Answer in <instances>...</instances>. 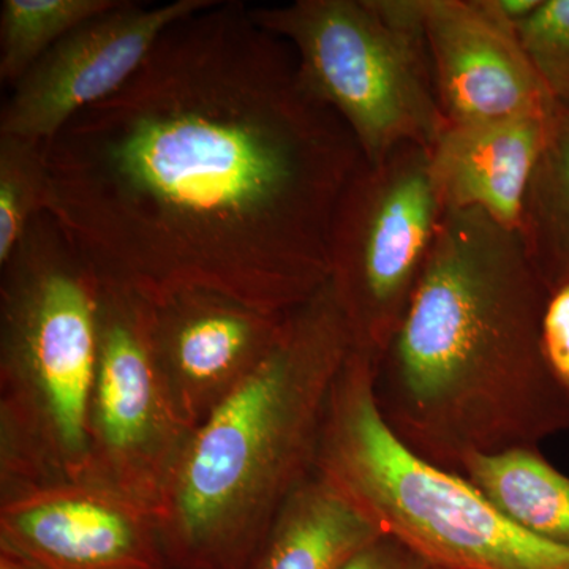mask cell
<instances>
[{
	"label": "cell",
	"instance_id": "cell-18",
	"mask_svg": "<svg viewBox=\"0 0 569 569\" xmlns=\"http://www.w3.org/2000/svg\"><path fill=\"white\" fill-rule=\"evenodd\" d=\"M47 194V142L0 133V266L44 212Z\"/></svg>",
	"mask_w": 569,
	"mask_h": 569
},
{
	"label": "cell",
	"instance_id": "cell-19",
	"mask_svg": "<svg viewBox=\"0 0 569 569\" xmlns=\"http://www.w3.org/2000/svg\"><path fill=\"white\" fill-rule=\"evenodd\" d=\"M516 32L553 102L569 107V0H541Z\"/></svg>",
	"mask_w": 569,
	"mask_h": 569
},
{
	"label": "cell",
	"instance_id": "cell-14",
	"mask_svg": "<svg viewBox=\"0 0 569 569\" xmlns=\"http://www.w3.org/2000/svg\"><path fill=\"white\" fill-rule=\"evenodd\" d=\"M380 537L316 470L279 509L247 569H340Z\"/></svg>",
	"mask_w": 569,
	"mask_h": 569
},
{
	"label": "cell",
	"instance_id": "cell-9",
	"mask_svg": "<svg viewBox=\"0 0 569 569\" xmlns=\"http://www.w3.org/2000/svg\"><path fill=\"white\" fill-rule=\"evenodd\" d=\"M213 3L174 0L148 7L119 0L59 41L11 88L0 133L50 141L74 116L121 91L171 26Z\"/></svg>",
	"mask_w": 569,
	"mask_h": 569
},
{
	"label": "cell",
	"instance_id": "cell-22",
	"mask_svg": "<svg viewBox=\"0 0 569 569\" xmlns=\"http://www.w3.org/2000/svg\"><path fill=\"white\" fill-rule=\"evenodd\" d=\"M481 3L497 21L516 31L535 13L541 0H481Z\"/></svg>",
	"mask_w": 569,
	"mask_h": 569
},
{
	"label": "cell",
	"instance_id": "cell-20",
	"mask_svg": "<svg viewBox=\"0 0 569 569\" xmlns=\"http://www.w3.org/2000/svg\"><path fill=\"white\" fill-rule=\"evenodd\" d=\"M546 362L569 391V279L550 288L541 325Z\"/></svg>",
	"mask_w": 569,
	"mask_h": 569
},
{
	"label": "cell",
	"instance_id": "cell-15",
	"mask_svg": "<svg viewBox=\"0 0 569 569\" xmlns=\"http://www.w3.org/2000/svg\"><path fill=\"white\" fill-rule=\"evenodd\" d=\"M459 475L520 529L569 548V477L539 448L470 456Z\"/></svg>",
	"mask_w": 569,
	"mask_h": 569
},
{
	"label": "cell",
	"instance_id": "cell-1",
	"mask_svg": "<svg viewBox=\"0 0 569 569\" xmlns=\"http://www.w3.org/2000/svg\"><path fill=\"white\" fill-rule=\"evenodd\" d=\"M361 162L291 48L244 3L216 0L47 141L44 212L146 301L201 288L287 313L328 282L332 220Z\"/></svg>",
	"mask_w": 569,
	"mask_h": 569
},
{
	"label": "cell",
	"instance_id": "cell-2",
	"mask_svg": "<svg viewBox=\"0 0 569 569\" xmlns=\"http://www.w3.org/2000/svg\"><path fill=\"white\" fill-rule=\"evenodd\" d=\"M548 295L518 231L481 211L445 213L373 365L378 410L406 447L459 473L470 456L569 433V391L542 351Z\"/></svg>",
	"mask_w": 569,
	"mask_h": 569
},
{
	"label": "cell",
	"instance_id": "cell-7",
	"mask_svg": "<svg viewBox=\"0 0 569 569\" xmlns=\"http://www.w3.org/2000/svg\"><path fill=\"white\" fill-rule=\"evenodd\" d=\"M445 212L429 152L407 144L362 160L343 190L329 239V279L353 350L378 361L402 320Z\"/></svg>",
	"mask_w": 569,
	"mask_h": 569
},
{
	"label": "cell",
	"instance_id": "cell-17",
	"mask_svg": "<svg viewBox=\"0 0 569 569\" xmlns=\"http://www.w3.org/2000/svg\"><path fill=\"white\" fill-rule=\"evenodd\" d=\"M118 3L119 0H3L0 80L13 88L59 41Z\"/></svg>",
	"mask_w": 569,
	"mask_h": 569
},
{
	"label": "cell",
	"instance_id": "cell-10",
	"mask_svg": "<svg viewBox=\"0 0 569 569\" xmlns=\"http://www.w3.org/2000/svg\"><path fill=\"white\" fill-rule=\"evenodd\" d=\"M0 546L37 569H168L152 508L91 479L0 497Z\"/></svg>",
	"mask_w": 569,
	"mask_h": 569
},
{
	"label": "cell",
	"instance_id": "cell-21",
	"mask_svg": "<svg viewBox=\"0 0 569 569\" xmlns=\"http://www.w3.org/2000/svg\"><path fill=\"white\" fill-rule=\"evenodd\" d=\"M340 569H432L413 550L389 537H380L359 550Z\"/></svg>",
	"mask_w": 569,
	"mask_h": 569
},
{
	"label": "cell",
	"instance_id": "cell-11",
	"mask_svg": "<svg viewBox=\"0 0 569 569\" xmlns=\"http://www.w3.org/2000/svg\"><path fill=\"white\" fill-rule=\"evenodd\" d=\"M146 306L153 362L192 430L268 358L291 312H266L201 288Z\"/></svg>",
	"mask_w": 569,
	"mask_h": 569
},
{
	"label": "cell",
	"instance_id": "cell-3",
	"mask_svg": "<svg viewBox=\"0 0 569 569\" xmlns=\"http://www.w3.org/2000/svg\"><path fill=\"white\" fill-rule=\"evenodd\" d=\"M353 339L331 283L288 313L268 358L194 427L157 508L168 567L247 569L288 497L316 473Z\"/></svg>",
	"mask_w": 569,
	"mask_h": 569
},
{
	"label": "cell",
	"instance_id": "cell-24",
	"mask_svg": "<svg viewBox=\"0 0 569 569\" xmlns=\"http://www.w3.org/2000/svg\"><path fill=\"white\" fill-rule=\"evenodd\" d=\"M168 569H171V568H168Z\"/></svg>",
	"mask_w": 569,
	"mask_h": 569
},
{
	"label": "cell",
	"instance_id": "cell-4",
	"mask_svg": "<svg viewBox=\"0 0 569 569\" xmlns=\"http://www.w3.org/2000/svg\"><path fill=\"white\" fill-rule=\"evenodd\" d=\"M100 288L47 212L0 266V497L84 475Z\"/></svg>",
	"mask_w": 569,
	"mask_h": 569
},
{
	"label": "cell",
	"instance_id": "cell-13",
	"mask_svg": "<svg viewBox=\"0 0 569 569\" xmlns=\"http://www.w3.org/2000/svg\"><path fill=\"white\" fill-rule=\"evenodd\" d=\"M549 112L445 122L427 149L430 179L443 212L481 211L519 233Z\"/></svg>",
	"mask_w": 569,
	"mask_h": 569
},
{
	"label": "cell",
	"instance_id": "cell-5",
	"mask_svg": "<svg viewBox=\"0 0 569 569\" xmlns=\"http://www.w3.org/2000/svg\"><path fill=\"white\" fill-rule=\"evenodd\" d=\"M373 365L353 350L337 378L318 473L432 569H569V548L520 529L462 475L399 440L378 410Z\"/></svg>",
	"mask_w": 569,
	"mask_h": 569
},
{
	"label": "cell",
	"instance_id": "cell-6",
	"mask_svg": "<svg viewBox=\"0 0 569 569\" xmlns=\"http://www.w3.org/2000/svg\"><path fill=\"white\" fill-rule=\"evenodd\" d=\"M250 18L291 48L302 88L342 119L366 163L429 149L443 129L425 0H298Z\"/></svg>",
	"mask_w": 569,
	"mask_h": 569
},
{
	"label": "cell",
	"instance_id": "cell-8",
	"mask_svg": "<svg viewBox=\"0 0 569 569\" xmlns=\"http://www.w3.org/2000/svg\"><path fill=\"white\" fill-rule=\"evenodd\" d=\"M192 432L179 418L153 362L144 299L102 279L82 478L157 512Z\"/></svg>",
	"mask_w": 569,
	"mask_h": 569
},
{
	"label": "cell",
	"instance_id": "cell-23",
	"mask_svg": "<svg viewBox=\"0 0 569 569\" xmlns=\"http://www.w3.org/2000/svg\"><path fill=\"white\" fill-rule=\"evenodd\" d=\"M0 569H37L13 550L0 546Z\"/></svg>",
	"mask_w": 569,
	"mask_h": 569
},
{
	"label": "cell",
	"instance_id": "cell-16",
	"mask_svg": "<svg viewBox=\"0 0 569 569\" xmlns=\"http://www.w3.org/2000/svg\"><path fill=\"white\" fill-rule=\"evenodd\" d=\"M519 234L548 290L569 279V107L549 112Z\"/></svg>",
	"mask_w": 569,
	"mask_h": 569
},
{
	"label": "cell",
	"instance_id": "cell-12",
	"mask_svg": "<svg viewBox=\"0 0 569 569\" xmlns=\"http://www.w3.org/2000/svg\"><path fill=\"white\" fill-rule=\"evenodd\" d=\"M425 37L445 121L545 114L556 104L518 32L481 0H425Z\"/></svg>",
	"mask_w": 569,
	"mask_h": 569
}]
</instances>
